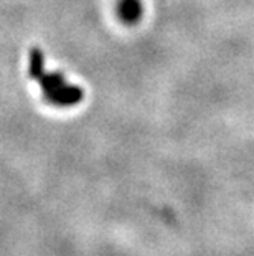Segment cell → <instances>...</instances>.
I'll list each match as a JSON object with an SVG mask.
<instances>
[{
  "label": "cell",
  "mask_w": 254,
  "mask_h": 256,
  "mask_svg": "<svg viewBox=\"0 0 254 256\" xmlns=\"http://www.w3.org/2000/svg\"><path fill=\"white\" fill-rule=\"evenodd\" d=\"M30 76L35 81L40 80V76L45 73V58L40 48H33L30 53Z\"/></svg>",
  "instance_id": "cell-3"
},
{
  "label": "cell",
  "mask_w": 254,
  "mask_h": 256,
  "mask_svg": "<svg viewBox=\"0 0 254 256\" xmlns=\"http://www.w3.org/2000/svg\"><path fill=\"white\" fill-rule=\"evenodd\" d=\"M38 83L46 101L55 106H73L83 100V90L79 86L68 84L61 73H43Z\"/></svg>",
  "instance_id": "cell-1"
},
{
  "label": "cell",
  "mask_w": 254,
  "mask_h": 256,
  "mask_svg": "<svg viewBox=\"0 0 254 256\" xmlns=\"http://www.w3.org/2000/svg\"><path fill=\"white\" fill-rule=\"evenodd\" d=\"M117 12L126 24H136L142 15V5L140 0H119Z\"/></svg>",
  "instance_id": "cell-2"
}]
</instances>
